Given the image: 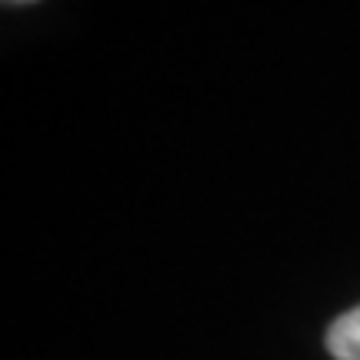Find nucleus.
Here are the masks:
<instances>
[{
  "label": "nucleus",
  "mask_w": 360,
  "mask_h": 360,
  "mask_svg": "<svg viewBox=\"0 0 360 360\" xmlns=\"http://www.w3.org/2000/svg\"><path fill=\"white\" fill-rule=\"evenodd\" d=\"M327 350L334 360H360V307L340 314L327 327Z\"/></svg>",
  "instance_id": "1"
},
{
  "label": "nucleus",
  "mask_w": 360,
  "mask_h": 360,
  "mask_svg": "<svg viewBox=\"0 0 360 360\" xmlns=\"http://www.w3.org/2000/svg\"><path fill=\"white\" fill-rule=\"evenodd\" d=\"M11 4H30V0H11Z\"/></svg>",
  "instance_id": "2"
}]
</instances>
